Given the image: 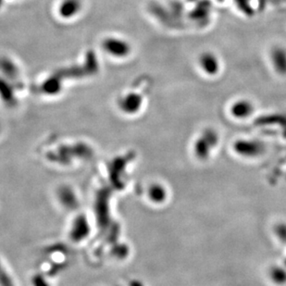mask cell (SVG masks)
<instances>
[{
    "instance_id": "obj_1",
    "label": "cell",
    "mask_w": 286,
    "mask_h": 286,
    "mask_svg": "<svg viewBox=\"0 0 286 286\" xmlns=\"http://www.w3.org/2000/svg\"><path fill=\"white\" fill-rule=\"evenodd\" d=\"M232 151L241 158L247 160L258 159L264 155L266 146L256 138H238L232 144Z\"/></svg>"
},
{
    "instance_id": "obj_2",
    "label": "cell",
    "mask_w": 286,
    "mask_h": 286,
    "mask_svg": "<svg viewBox=\"0 0 286 286\" xmlns=\"http://www.w3.org/2000/svg\"><path fill=\"white\" fill-rule=\"evenodd\" d=\"M219 144V135L216 131L207 129L194 142V155L201 160H206L211 157L212 151Z\"/></svg>"
},
{
    "instance_id": "obj_3",
    "label": "cell",
    "mask_w": 286,
    "mask_h": 286,
    "mask_svg": "<svg viewBox=\"0 0 286 286\" xmlns=\"http://www.w3.org/2000/svg\"><path fill=\"white\" fill-rule=\"evenodd\" d=\"M196 66L203 75L209 78H216L222 72V60L215 52L207 50L198 55Z\"/></svg>"
},
{
    "instance_id": "obj_4",
    "label": "cell",
    "mask_w": 286,
    "mask_h": 286,
    "mask_svg": "<svg viewBox=\"0 0 286 286\" xmlns=\"http://www.w3.org/2000/svg\"><path fill=\"white\" fill-rule=\"evenodd\" d=\"M255 103L248 97H238L229 104L228 114L231 119L242 122L247 121L254 116L256 112Z\"/></svg>"
},
{
    "instance_id": "obj_5",
    "label": "cell",
    "mask_w": 286,
    "mask_h": 286,
    "mask_svg": "<svg viewBox=\"0 0 286 286\" xmlns=\"http://www.w3.org/2000/svg\"><path fill=\"white\" fill-rule=\"evenodd\" d=\"M101 47L103 51L113 59H125L132 52L129 42L113 35L103 39Z\"/></svg>"
},
{
    "instance_id": "obj_6",
    "label": "cell",
    "mask_w": 286,
    "mask_h": 286,
    "mask_svg": "<svg viewBox=\"0 0 286 286\" xmlns=\"http://www.w3.org/2000/svg\"><path fill=\"white\" fill-rule=\"evenodd\" d=\"M270 67L280 77H286V47L282 45H274L268 53Z\"/></svg>"
},
{
    "instance_id": "obj_7",
    "label": "cell",
    "mask_w": 286,
    "mask_h": 286,
    "mask_svg": "<svg viewBox=\"0 0 286 286\" xmlns=\"http://www.w3.org/2000/svg\"><path fill=\"white\" fill-rule=\"evenodd\" d=\"M81 11V0H61L57 12L62 20L75 19Z\"/></svg>"
},
{
    "instance_id": "obj_8",
    "label": "cell",
    "mask_w": 286,
    "mask_h": 286,
    "mask_svg": "<svg viewBox=\"0 0 286 286\" xmlns=\"http://www.w3.org/2000/svg\"><path fill=\"white\" fill-rule=\"evenodd\" d=\"M126 95V94H125ZM142 97L134 93H129L121 98V103L119 104V108L125 114H135L138 111L139 107L142 106Z\"/></svg>"
},
{
    "instance_id": "obj_9",
    "label": "cell",
    "mask_w": 286,
    "mask_h": 286,
    "mask_svg": "<svg viewBox=\"0 0 286 286\" xmlns=\"http://www.w3.org/2000/svg\"><path fill=\"white\" fill-rule=\"evenodd\" d=\"M146 193L147 197L154 204H162L167 199V189L160 183H152Z\"/></svg>"
},
{
    "instance_id": "obj_10",
    "label": "cell",
    "mask_w": 286,
    "mask_h": 286,
    "mask_svg": "<svg viewBox=\"0 0 286 286\" xmlns=\"http://www.w3.org/2000/svg\"><path fill=\"white\" fill-rule=\"evenodd\" d=\"M270 281L275 285L286 284V270L282 267L273 266L269 270Z\"/></svg>"
}]
</instances>
